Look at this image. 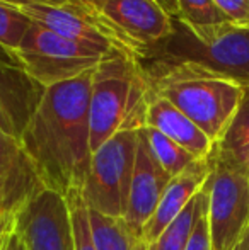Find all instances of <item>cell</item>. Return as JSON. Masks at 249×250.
Instances as JSON below:
<instances>
[{"mask_svg": "<svg viewBox=\"0 0 249 250\" xmlns=\"http://www.w3.org/2000/svg\"><path fill=\"white\" fill-rule=\"evenodd\" d=\"M171 179L173 177L160 167L159 162L152 155L145 135L140 129L128 206H126V214L123 218L135 237L142 238L143 227L156 213L157 204H159Z\"/></svg>", "mask_w": 249, "mask_h": 250, "instance_id": "11", "label": "cell"}, {"mask_svg": "<svg viewBox=\"0 0 249 250\" xmlns=\"http://www.w3.org/2000/svg\"><path fill=\"white\" fill-rule=\"evenodd\" d=\"M206 208H208V191L203 186V189L191 199L183 213L160 233V237L154 244L149 245V250H186L193 228L198 218L206 211Z\"/></svg>", "mask_w": 249, "mask_h": 250, "instance_id": "18", "label": "cell"}, {"mask_svg": "<svg viewBox=\"0 0 249 250\" xmlns=\"http://www.w3.org/2000/svg\"><path fill=\"white\" fill-rule=\"evenodd\" d=\"M145 126L157 129L167 138L176 142L198 160H206L212 153L213 143L186 114L173 105L167 99L154 96L147 111Z\"/></svg>", "mask_w": 249, "mask_h": 250, "instance_id": "15", "label": "cell"}, {"mask_svg": "<svg viewBox=\"0 0 249 250\" xmlns=\"http://www.w3.org/2000/svg\"><path fill=\"white\" fill-rule=\"evenodd\" d=\"M178 19L183 21L200 40H205L220 27L232 24L217 9L213 0H178Z\"/></svg>", "mask_w": 249, "mask_h": 250, "instance_id": "19", "label": "cell"}, {"mask_svg": "<svg viewBox=\"0 0 249 250\" xmlns=\"http://www.w3.org/2000/svg\"><path fill=\"white\" fill-rule=\"evenodd\" d=\"M171 17H178L180 14V5H178V0H156Z\"/></svg>", "mask_w": 249, "mask_h": 250, "instance_id": "28", "label": "cell"}, {"mask_svg": "<svg viewBox=\"0 0 249 250\" xmlns=\"http://www.w3.org/2000/svg\"><path fill=\"white\" fill-rule=\"evenodd\" d=\"M31 24L33 21L21 10V7L0 2V46L16 53Z\"/></svg>", "mask_w": 249, "mask_h": 250, "instance_id": "21", "label": "cell"}, {"mask_svg": "<svg viewBox=\"0 0 249 250\" xmlns=\"http://www.w3.org/2000/svg\"><path fill=\"white\" fill-rule=\"evenodd\" d=\"M14 233L26 250H75L67 198L45 188L14 216Z\"/></svg>", "mask_w": 249, "mask_h": 250, "instance_id": "8", "label": "cell"}, {"mask_svg": "<svg viewBox=\"0 0 249 250\" xmlns=\"http://www.w3.org/2000/svg\"><path fill=\"white\" fill-rule=\"evenodd\" d=\"M21 10L33 22H38L40 26L46 27L63 38L116 48V50L132 55L123 40L111 29L106 19L99 12L89 10L79 0H68L62 5L31 3V5L21 7Z\"/></svg>", "mask_w": 249, "mask_h": 250, "instance_id": "9", "label": "cell"}, {"mask_svg": "<svg viewBox=\"0 0 249 250\" xmlns=\"http://www.w3.org/2000/svg\"><path fill=\"white\" fill-rule=\"evenodd\" d=\"M114 51L120 50L68 40L33 22L16 55L23 68L46 89L91 72Z\"/></svg>", "mask_w": 249, "mask_h": 250, "instance_id": "5", "label": "cell"}, {"mask_svg": "<svg viewBox=\"0 0 249 250\" xmlns=\"http://www.w3.org/2000/svg\"><path fill=\"white\" fill-rule=\"evenodd\" d=\"M213 158L249 177V87L226 133L212 148Z\"/></svg>", "mask_w": 249, "mask_h": 250, "instance_id": "16", "label": "cell"}, {"mask_svg": "<svg viewBox=\"0 0 249 250\" xmlns=\"http://www.w3.org/2000/svg\"><path fill=\"white\" fill-rule=\"evenodd\" d=\"M91 238L96 250H149L142 238L135 237L123 218H113L87 208Z\"/></svg>", "mask_w": 249, "mask_h": 250, "instance_id": "17", "label": "cell"}, {"mask_svg": "<svg viewBox=\"0 0 249 250\" xmlns=\"http://www.w3.org/2000/svg\"><path fill=\"white\" fill-rule=\"evenodd\" d=\"M67 203L72 214L73 225V237H75V250H96L91 238L89 228V214H87V206L84 203L82 196L77 189L67 192Z\"/></svg>", "mask_w": 249, "mask_h": 250, "instance_id": "22", "label": "cell"}, {"mask_svg": "<svg viewBox=\"0 0 249 250\" xmlns=\"http://www.w3.org/2000/svg\"><path fill=\"white\" fill-rule=\"evenodd\" d=\"M82 5H86L89 10H94V12H99L106 3L113 2V0H79Z\"/></svg>", "mask_w": 249, "mask_h": 250, "instance_id": "29", "label": "cell"}, {"mask_svg": "<svg viewBox=\"0 0 249 250\" xmlns=\"http://www.w3.org/2000/svg\"><path fill=\"white\" fill-rule=\"evenodd\" d=\"M206 211H208V208H206ZM206 211L198 218V221H196L186 250H212L208 220H206Z\"/></svg>", "mask_w": 249, "mask_h": 250, "instance_id": "24", "label": "cell"}, {"mask_svg": "<svg viewBox=\"0 0 249 250\" xmlns=\"http://www.w3.org/2000/svg\"><path fill=\"white\" fill-rule=\"evenodd\" d=\"M206 179L212 250H234L249 227V177L208 155Z\"/></svg>", "mask_w": 249, "mask_h": 250, "instance_id": "7", "label": "cell"}, {"mask_svg": "<svg viewBox=\"0 0 249 250\" xmlns=\"http://www.w3.org/2000/svg\"><path fill=\"white\" fill-rule=\"evenodd\" d=\"M138 63L145 73L167 65L189 63L249 87V27L227 24L212 36L200 40L183 21L173 17L171 34L147 48Z\"/></svg>", "mask_w": 249, "mask_h": 250, "instance_id": "4", "label": "cell"}, {"mask_svg": "<svg viewBox=\"0 0 249 250\" xmlns=\"http://www.w3.org/2000/svg\"><path fill=\"white\" fill-rule=\"evenodd\" d=\"M45 184L21 140L0 133V209L16 216Z\"/></svg>", "mask_w": 249, "mask_h": 250, "instance_id": "12", "label": "cell"}, {"mask_svg": "<svg viewBox=\"0 0 249 250\" xmlns=\"http://www.w3.org/2000/svg\"><path fill=\"white\" fill-rule=\"evenodd\" d=\"M234 250H249V227H248V230L244 231V235L241 237L239 244L236 245Z\"/></svg>", "mask_w": 249, "mask_h": 250, "instance_id": "31", "label": "cell"}, {"mask_svg": "<svg viewBox=\"0 0 249 250\" xmlns=\"http://www.w3.org/2000/svg\"><path fill=\"white\" fill-rule=\"evenodd\" d=\"M208 175L210 162L206 158V160H196L184 172L171 179L157 204L156 213L142 230V240L145 242L147 247L154 244L160 237V233L183 213V209L191 203V199L203 189Z\"/></svg>", "mask_w": 249, "mask_h": 250, "instance_id": "14", "label": "cell"}, {"mask_svg": "<svg viewBox=\"0 0 249 250\" xmlns=\"http://www.w3.org/2000/svg\"><path fill=\"white\" fill-rule=\"evenodd\" d=\"M43 94L45 87L23 66L0 65V133L23 138Z\"/></svg>", "mask_w": 249, "mask_h": 250, "instance_id": "13", "label": "cell"}, {"mask_svg": "<svg viewBox=\"0 0 249 250\" xmlns=\"http://www.w3.org/2000/svg\"><path fill=\"white\" fill-rule=\"evenodd\" d=\"M154 96L167 99L217 143L239 109L246 87L205 68L176 63L145 73Z\"/></svg>", "mask_w": 249, "mask_h": 250, "instance_id": "3", "label": "cell"}, {"mask_svg": "<svg viewBox=\"0 0 249 250\" xmlns=\"http://www.w3.org/2000/svg\"><path fill=\"white\" fill-rule=\"evenodd\" d=\"M14 233V216L0 209V244L7 240Z\"/></svg>", "mask_w": 249, "mask_h": 250, "instance_id": "25", "label": "cell"}, {"mask_svg": "<svg viewBox=\"0 0 249 250\" xmlns=\"http://www.w3.org/2000/svg\"><path fill=\"white\" fill-rule=\"evenodd\" d=\"M142 131H143V135H145L152 155L156 157L159 165L171 175V177L184 172L189 165L198 160V158L193 157L189 151L184 150L183 146H180L176 142L167 138L166 135H162V133L157 131V129L150 128V126H145V128H142Z\"/></svg>", "mask_w": 249, "mask_h": 250, "instance_id": "20", "label": "cell"}, {"mask_svg": "<svg viewBox=\"0 0 249 250\" xmlns=\"http://www.w3.org/2000/svg\"><path fill=\"white\" fill-rule=\"evenodd\" d=\"M152 87L138 60L114 51L99 62L91 83V148L92 153L120 131L145 128Z\"/></svg>", "mask_w": 249, "mask_h": 250, "instance_id": "2", "label": "cell"}, {"mask_svg": "<svg viewBox=\"0 0 249 250\" xmlns=\"http://www.w3.org/2000/svg\"><path fill=\"white\" fill-rule=\"evenodd\" d=\"M217 9L239 27H249V0H213Z\"/></svg>", "mask_w": 249, "mask_h": 250, "instance_id": "23", "label": "cell"}, {"mask_svg": "<svg viewBox=\"0 0 249 250\" xmlns=\"http://www.w3.org/2000/svg\"><path fill=\"white\" fill-rule=\"evenodd\" d=\"M3 3H10L16 7H26L31 3H48V5H62V3L68 2V0H0Z\"/></svg>", "mask_w": 249, "mask_h": 250, "instance_id": "26", "label": "cell"}, {"mask_svg": "<svg viewBox=\"0 0 249 250\" xmlns=\"http://www.w3.org/2000/svg\"><path fill=\"white\" fill-rule=\"evenodd\" d=\"M92 72L46 87L21 138L45 188L63 196L80 191L91 168Z\"/></svg>", "mask_w": 249, "mask_h": 250, "instance_id": "1", "label": "cell"}, {"mask_svg": "<svg viewBox=\"0 0 249 250\" xmlns=\"http://www.w3.org/2000/svg\"><path fill=\"white\" fill-rule=\"evenodd\" d=\"M7 250H26L24 244L21 242V238L17 237L16 233L10 235V240H9V245H7Z\"/></svg>", "mask_w": 249, "mask_h": 250, "instance_id": "30", "label": "cell"}, {"mask_svg": "<svg viewBox=\"0 0 249 250\" xmlns=\"http://www.w3.org/2000/svg\"><path fill=\"white\" fill-rule=\"evenodd\" d=\"M9 240H10V237L7 238V240L3 242V244H0V250H7V245H9Z\"/></svg>", "mask_w": 249, "mask_h": 250, "instance_id": "32", "label": "cell"}, {"mask_svg": "<svg viewBox=\"0 0 249 250\" xmlns=\"http://www.w3.org/2000/svg\"><path fill=\"white\" fill-rule=\"evenodd\" d=\"M138 131L128 129L116 133L92 153L89 174L79 191L89 209L113 218H125L138 148Z\"/></svg>", "mask_w": 249, "mask_h": 250, "instance_id": "6", "label": "cell"}, {"mask_svg": "<svg viewBox=\"0 0 249 250\" xmlns=\"http://www.w3.org/2000/svg\"><path fill=\"white\" fill-rule=\"evenodd\" d=\"M99 14L136 60L173 31V17L156 0H113Z\"/></svg>", "mask_w": 249, "mask_h": 250, "instance_id": "10", "label": "cell"}, {"mask_svg": "<svg viewBox=\"0 0 249 250\" xmlns=\"http://www.w3.org/2000/svg\"><path fill=\"white\" fill-rule=\"evenodd\" d=\"M0 65H9V66H23L17 58L16 53L5 50L3 46H0Z\"/></svg>", "mask_w": 249, "mask_h": 250, "instance_id": "27", "label": "cell"}]
</instances>
